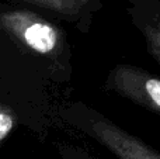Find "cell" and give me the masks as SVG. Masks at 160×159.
Returning a JSON list of instances; mask_svg holds the SVG:
<instances>
[{"mask_svg": "<svg viewBox=\"0 0 160 159\" xmlns=\"http://www.w3.org/2000/svg\"><path fill=\"white\" fill-rule=\"evenodd\" d=\"M0 25L20 44L39 55H55L62 47L58 27L31 10L11 8L2 11Z\"/></svg>", "mask_w": 160, "mask_h": 159, "instance_id": "cell-2", "label": "cell"}, {"mask_svg": "<svg viewBox=\"0 0 160 159\" xmlns=\"http://www.w3.org/2000/svg\"><path fill=\"white\" fill-rule=\"evenodd\" d=\"M16 123L17 120L13 110L0 101V144L10 135V132L16 127Z\"/></svg>", "mask_w": 160, "mask_h": 159, "instance_id": "cell-6", "label": "cell"}, {"mask_svg": "<svg viewBox=\"0 0 160 159\" xmlns=\"http://www.w3.org/2000/svg\"><path fill=\"white\" fill-rule=\"evenodd\" d=\"M108 86L146 109L160 113V79L135 66H117Z\"/></svg>", "mask_w": 160, "mask_h": 159, "instance_id": "cell-3", "label": "cell"}, {"mask_svg": "<svg viewBox=\"0 0 160 159\" xmlns=\"http://www.w3.org/2000/svg\"><path fill=\"white\" fill-rule=\"evenodd\" d=\"M65 20H80L100 6V0H17Z\"/></svg>", "mask_w": 160, "mask_h": 159, "instance_id": "cell-5", "label": "cell"}, {"mask_svg": "<svg viewBox=\"0 0 160 159\" xmlns=\"http://www.w3.org/2000/svg\"><path fill=\"white\" fill-rule=\"evenodd\" d=\"M63 117L108 148L118 159H160V154L143 141L124 131L87 106L73 104L63 111Z\"/></svg>", "mask_w": 160, "mask_h": 159, "instance_id": "cell-1", "label": "cell"}, {"mask_svg": "<svg viewBox=\"0 0 160 159\" xmlns=\"http://www.w3.org/2000/svg\"><path fill=\"white\" fill-rule=\"evenodd\" d=\"M128 13L146 38L148 49L160 62V0H127Z\"/></svg>", "mask_w": 160, "mask_h": 159, "instance_id": "cell-4", "label": "cell"}]
</instances>
